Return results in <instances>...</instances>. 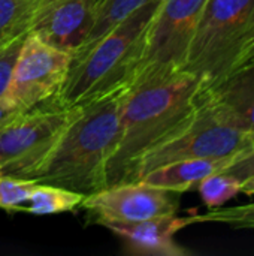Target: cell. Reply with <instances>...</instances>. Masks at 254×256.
Segmentation results:
<instances>
[{
  "mask_svg": "<svg viewBox=\"0 0 254 256\" xmlns=\"http://www.w3.org/2000/svg\"><path fill=\"white\" fill-rule=\"evenodd\" d=\"M207 0H162L129 87L184 70L187 52Z\"/></svg>",
  "mask_w": 254,
  "mask_h": 256,
  "instance_id": "8992f818",
  "label": "cell"
},
{
  "mask_svg": "<svg viewBox=\"0 0 254 256\" xmlns=\"http://www.w3.org/2000/svg\"><path fill=\"white\" fill-rule=\"evenodd\" d=\"M202 80L187 70L129 87L121 100L120 135L105 168V188L126 183L133 162L195 110Z\"/></svg>",
  "mask_w": 254,
  "mask_h": 256,
  "instance_id": "7a4b0ae2",
  "label": "cell"
},
{
  "mask_svg": "<svg viewBox=\"0 0 254 256\" xmlns=\"http://www.w3.org/2000/svg\"><path fill=\"white\" fill-rule=\"evenodd\" d=\"M162 0L142 4L84 51L72 56L64 84L54 98L63 108H73L129 86L144 48L147 30Z\"/></svg>",
  "mask_w": 254,
  "mask_h": 256,
  "instance_id": "3957f363",
  "label": "cell"
},
{
  "mask_svg": "<svg viewBox=\"0 0 254 256\" xmlns=\"http://www.w3.org/2000/svg\"><path fill=\"white\" fill-rule=\"evenodd\" d=\"M36 182L31 178L15 177L9 174L0 176V208L6 212H21L28 202Z\"/></svg>",
  "mask_w": 254,
  "mask_h": 256,
  "instance_id": "ac0fdd59",
  "label": "cell"
},
{
  "mask_svg": "<svg viewBox=\"0 0 254 256\" xmlns=\"http://www.w3.org/2000/svg\"><path fill=\"white\" fill-rule=\"evenodd\" d=\"M94 16L96 8L91 0H40L28 32L73 56L87 40Z\"/></svg>",
  "mask_w": 254,
  "mask_h": 256,
  "instance_id": "30bf717a",
  "label": "cell"
},
{
  "mask_svg": "<svg viewBox=\"0 0 254 256\" xmlns=\"http://www.w3.org/2000/svg\"><path fill=\"white\" fill-rule=\"evenodd\" d=\"M193 222H213L225 224L237 230H254V204L229 207V208H216L210 210L207 214L195 216Z\"/></svg>",
  "mask_w": 254,
  "mask_h": 256,
  "instance_id": "d6986e66",
  "label": "cell"
},
{
  "mask_svg": "<svg viewBox=\"0 0 254 256\" xmlns=\"http://www.w3.org/2000/svg\"><path fill=\"white\" fill-rule=\"evenodd\" d=\"M27 33L19 34L9 44H6L3 48H0V102L7 90V86L10 82V76L13 72V66L16 62V57L19 54V50L22 46V42L25 39Z\"/></svg>",
  "mask_w": 254,
  "mask_h": 256,
  "instance_id": "ffe728a7",
  "label": "cell"
},
{
  "mask_svg": "<svg viewBox=\"0 0 254 256\" xmlns=\"http://www.w3.org/2000/svg\"><path fill=\"white\" fill-rule=\"evenodd\" d=\"M241 192L254 196V176L249 177L247 180H244V182L241 183Z\"/></svg>",
  "mask_w": 254,
  "mask_h": 256,
  "instance_id": "cb8c5ba5",
  "label": "cell"
},
{
  "mask_svg": "<svg viewBox=\"0 0 254 256\" xmlns=\"http://www.w3.org/2000/svg\"><path fill=\"white\" fill-rule=\"evenodd\" d=\"M100 2H102V0H91V3L94 4V8H97V6L100 4Z\"/></svg>",
  "mask_w": 254,
  "mask_h": 256,
  "instance_id": "d4e9b609",
  "label": "cell"
},
{
  "mask_svg": "<svg viewBox=\"0 0 254 256\" xmlns=\"http://www.w3.org/2000/svg\"><path fill=\"white\" fill-rule=\"evenodd\" d=\"M1 174H3V172H1V170H0V176H1Z\"/></svg>",
  "mask_w": 254,
  "mask_h": 256,
  "instance_id": "484cf974",
  "label": "cell"
},
{
  "mask_svg": "<svg viewBox=\"0 0 254 256\" xmlns=\"http://www.w3.org/2000/svg\"><path fill=\"white\" fill-rule=\"evenodd\" d=\"M72 54L27 33L1 102L21 112L54 99L66 81Z\"/></svg>",
  "mask_w": 254,
  "mask_h": 256,
  "instance_id": "52a82bcc",
  "label": "cell"
},
{
  "mask_svg": "<svg viewBox=\"0 0 254 256\" xmlns=\"http://www.w3.org/2000/svg\"><path fill=\"white\" fill-rule=\"evenodd\" d=\"M40 0H0V48L28 33L31 16Z\"/></svg>",
  "mask_w": 254,
  "mask_h": 256,
  "instance_id": "9a60e30c",
  "label": "cell"
},
{
  "mask_svg": "<svg viewBox=\"0 0 254 256\" xmlns=\"http://www.w3.org/2000/svg\"><path fill=\"white\" fill-rule=\"evenodd\" d=\"M150 0H102L100 4L96 8V16L93 28L81 46V51L93 45L99 38H102L105 33H108L112 27H115L120 21H123L127 15H130L133 10L141 8L142 4L148 3ZM75 52V54H78ZM73 54V56H75Z\"/></svg>",
  "mask_w": 254,
  "mask_h": 256,
  "instance_id": "2e32d148",
  "label": "cell"
},
{
  "mask_svg": "<svg viewBox=\"0 0 254 256\" xmlns=\"http://www.w3.org/2000/svg\"><path fill=\"white\" fill-rule=\"evenodd\" d=\"M244 64H254V36L252 38V40L249 42V45L246 46V50L241 54V57H240L235 68H240V66H244Z\"/></svg>",
  "mask_w": 254,
  "mask_h": 256,
  "instance_id": "603a6c76",
  "label": "cell"
},
{
  "mask_svg": "<svg viewBox=\"0 0 254 256\" xmlns=\"http://www.w3.org/2000/svg\"><path fill=\"white\" fill-rule=\"evenodd\" d=\"M253 138L228 124L199 90L192 114L133 162L126 183L136 182L145 172L177 160L234 158Z\"/></svg>",
  "mask_w": 254,
  "mask_h": 256,
  "instance_id": "5b68a950",
  "label": "cell"
},
{
  "mask_svg": "<svg viewBox=\"0 0 254 256\" xmlns=\"http://www.w3.org/2000/svg\"><path fill=\"white\" fill-rule=\"evenodd\" d=\"M84 200L82 194L52 186V184H36L33 189L28 202L22 207L21 212L31 214H58L73 212L76 207H81Z\"/></svg>",
  "mask_w": 254,
  "mask_h": 256,
  "instance_id": "5bb4252c",
  "label": "cell"
},
{
  "mask_svg": "<svg viewBox=\"0 0 254 256\" xmlns=\"http://www.w3.org/2000/svg\"><path fill=\"white\" fill-rule=\"evenodd\" d=\"M232 158L220 159H184L171 164L160 165L148 172H145L139 180L147 184L172 190L177 194L192 190L211 174L222 172Z\"/></svg>",
  "mask_w": 254,
  "mask_h": 256,
  "instance_id": "4fadbf2b",
  "label": "cell"
},
{
  "mask_svg": "<svg viewBox=\"0 0 254 256\" xmlns=\"http://www.w3.org/2000/svg\"><path fill=\"white\" fill-rule=\"evenodd\" d=\"M223 172L240 180L241 183L254 176V138L244 150L232 158L231 164L223 170Z\"/></svg>",
  "mask_w": 254,
  "mask_h": 256,
  "instance_id": "44dd1931",
  "label": "cell"
},
{
  "mask_svg": "<svg viewBox=\"0 0 254 256\" xmlns=\"http://www.w3.org/2000/svg\"><path fill=\"white\" fill-rule=\"evenodd\" d=\"M254 36V0H207L184 70L210 86L235 69Z\"/></svg>",
  "mask_w": 254,
  "mask_h": 256,
  "instance_id": "277c9868",
  "label": "cell"
},
{
  "mask_svg": "<svg viewBox=\"0 0 254 256\" xmlns=\"http://www.w3.org/2000/svg\"><path fill=\"white\" fill-rule=\"evenodd\" d=\"M198 190L204 204L210 210H216L241 194V182L222 171L204 178L198 184Z\"/></svg>",
  "mask_w": 254,
  "mask_h": 256,
  "instance_id": "e0dca14e",
  "label": "cell"
},
{
  "mask_svg": "<svg viewBox=\"0 0 254 256\" xmlns=\"http://www.w3.org/2000/svg\"><path fill=\"white\" fill-rule=\"evenodd\" d=\"M81 207L88 212L96 224L103 226L135 224L175 214L178 210V194L144 182H127L106 186L84 196Z\"/></svg>",
  "mask_w": 254,
  "mask_h": 256,
  "instance_id": "9c48e42d",
  "label": "cell"
},
{
  "mask_svg": "<svg viewBox=\"0 0 254 256\" xmlns=\"http://www.w3.org/2000/svg\"><path fill=\"white\" fill-rule=\"evenodd\" d=\"M201 93L228 124L254 136V64L235 68L210 86L202 84Z\"/></svg>",
  "mask_w": 254,
  "mask_h": 256,
  "instance_id": "8fae6325",
  "label": "cell"
},
{
  "mask_svg": "<svg viewBox=\"0 0 254 256\" xmlns=\"http://www.w3.org/2000/svg\"><path fill=\"white\" fill-rule=\"evenodd\" d=\"M21 111L15 110V108H10L7 105H4L3 102H0V129L7 124L12 118H15L16 116H19Z\"/></svg>",
  "mask_w": 254,
  "mask_h": 256,
  "instance_id": "7402d4cb",
  "label": "cell"
},
{
  "mask_svg": "<svg viewBox=\"0 0 254 256\" xmlns=\"http://www.w3.org/2000/svg\"><path fill=\"white\" fill-rule=\"evenodd\" d=\"M193 224V218L168 214L135 224H111L105 226L123 242L129 254L186 256L190 255V252L175 242V234Z\"/></svg>",
  "mask_w": 254,
  "mask_h": 256,
  "instance_id": "7c38bea8",
  "label": "cell"
},
{
  "mask_svg": "<svg viewBox=\"0 0 254 256\" xmlns=\"http://www.w3.org/2000/svg\"><path fill=\"white\" fill-rule=\"evenodd\" d=\"M127 86L75 106L46 154L18 177L60 186L84 196L105 188V168L120 135V110Z\"/></svg>",
  "mask_w": 254,
  "mask_h": 256,
  "instance_id": "6da1fadb",
  "label": "cell"
},
{
  "mask_svg": "<svg viewBox=\"0 0 254 256\" xmlns=\"http://www.w3.org/2000/svg\"><path fill=\"white\" fill-rule=\"evenodd\" d=\"M75 112L73 108L54 105L21 112L0 129V170L18 177L40 160L52 147L63 128Z\"/></svg>",
  "mask_w": 254,
  "mask_h": 256,
  "instance_id": "ba28073f",
  "label": "cell"
}]
</instances>
